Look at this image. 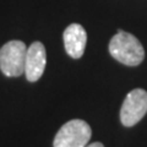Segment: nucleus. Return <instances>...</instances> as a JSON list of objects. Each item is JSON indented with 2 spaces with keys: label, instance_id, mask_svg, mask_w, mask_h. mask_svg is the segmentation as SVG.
<instances>
[{
  "label": "nucleus",
  "instance_id": "nucleus-1",
  "mask_svg": "<svg viewBox=\"0 0 147 147\" xmlns=\"http://www.w3.org/2000/svg\"><path fill=\"white\" fill-rule=\"evenodd\" d=\"M109 53L119 63L127 66H137L145 59V49L135 36L118 31L109 42Z\"/></svg>",
  "mask_w": 147,
  "mask_h": 147
},
{
  "label": "nucleus",
  "instance_id": "nucleus-2",
  "mask_svg": "<svg viewBox=\"0 0 147 147\" xmlns=\"http://www.w3.org/2000/svg\"><path fill=\"white\" fill-rule=\"evenodd\" d=\"M90 125L81 119H72L60 127L54 137V147H86L91 139Z\"/></svg>",
  "mask_w": 147,
  "mask_h": 147
},
{
  "label": "nucleus",
  "instance_id": "nucleus-3",
  "mask_svg": "<svg viewBox=\"0 0 147 147\" xmlns=\"http://www.w3.org/2000/svg\"><path fill=\"white\" fill-rule=\"evenodd\" d=\"M27 47L21 40H10L0 49V69L7 77H17L25 72Z\"/></svg>",
  "mask_w": 147,
  "mask_h": 147
},
{
  "label": "nucleus",
  "instance_id": "nucleus-4",
  "mask_svg": "<svg viewBox=\"0 0 147 147\" xmlns=\"http://www.w3.org/2000/svg\"><path fill=\"white\" fill-rule=\"evenodd\" d=\"M147 113V92L135 88L129 92L120 109V120L124 126H134Z\"/></svg>",
  "mask_w": 147,
  "mask_h": 147
},
{
  "label": "nucleus",
  "instance_id": "nucleus-5",
  "mask_svg": "<svg viewBox=\"0 0 147 147\" xmlns=\"http://www.w3.org/2000/svg\"><path fill=\"white\" fill-rule=\"evenodd\" d=\"M45 64H47V52L40 42H33L26 53L25 74L30 82H36L42 77Z\"/></svg>",
  "mask_w": 147,
  "mask_h": 147
},
{
  "label": "nucleus",
  "instance_id": "nucleus-6",
  "mask_svg": "<svg viewBox=\"0 0 147 147\" xmlns=\"http://www.w3.org/2000/svg\"><path fill=\"white\" fill-rule=\"evenodd\" d=\"M63 38L66 53L72 59H80L84 55L87 43V33L81 25L71 24L67 26L64 31Z\"/></svg>",
  "mask_w": 147,
  "mask_h": 147
},
{
  "label": "nucleus",
  "instance_id": "nucleus-7",
  "mask_svg": "<svg viewBox=\"0 0 147 147\" xmlns=\"http://www.w3.org/2000/svg\"><path fill=\"white\" fill-rule=\"evenodd\" d=\"M86 147H104L103 144H100V142H93V144L91 145H87Z\"/></svg>",
  "mask_w": 147,
  "mask_h": 147
}]
</instances>
